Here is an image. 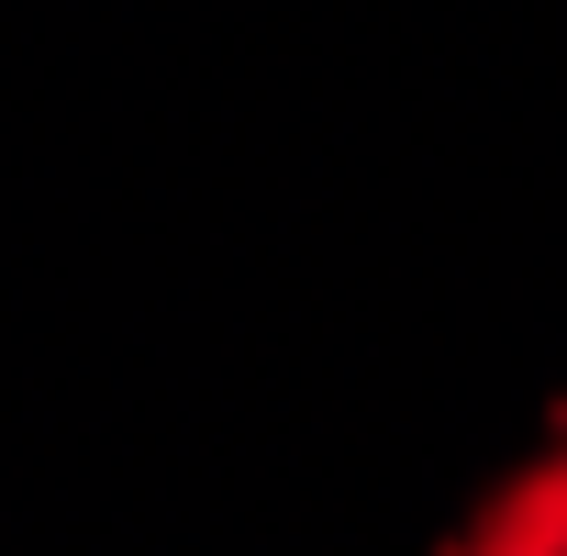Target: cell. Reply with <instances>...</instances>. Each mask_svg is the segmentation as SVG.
Here are the masks:
<instances>
[{
    "label": "cell",
    "mask_w": 567,
    "mask_h": 556,
    "mask_svg": "<svg viewBox=\"0 0 567 556\" xmlns=\"http://www.w3.org/2000/svg\"><path fill=\"white\" fill-rule=\"evenodd\" d=\"M445 556H567V445H545L534 467H512V478L456 523Z\"/></svg>",
    "instance_id": "cell-1"
}]
</instances>
